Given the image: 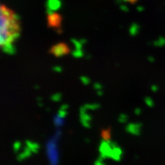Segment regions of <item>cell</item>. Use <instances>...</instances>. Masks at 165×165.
Returning <instances> with one entry per match:
<instances>
[{"label":"cell","instance_id":"obj_1","mask_svg":"<svg viewBox=\"0 0 165 165\" xmlns=\"http://www.w3.org/2000/svg\"><path fill=\"white\" fill-rule=\"evenodd\" d=\"M21 24L18 15L0 4V50L8 49L19 38Z\"/></svg>","mask_w":165,"mask_h":165}]
</instances>
